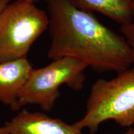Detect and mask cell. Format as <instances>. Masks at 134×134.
<instances>
[{
    "instance_id": "obj_8",
    "label": "cell",
    "mask_w": 134,
    "mask_h": 134,
    "mask_svg": "<svg viewBox=\"0 0 134 134\" xmlns=\"http://www.w3.org/2000/svg\"><path fill=\"white\" fill-rule=\"evenodd\" d=\"M120 32L134 52V15L129 23L120 26Z\"/></svg>"
},
{
    "instance_id": "obj_5",
    "label": "cell",
    "mask_w": 134,
    "mask_h": 134,
    "mask_svg": "<svg viewBox=\"0 0 134 134\" xmlns=\"http://www.w3.org/2000/svg\"><path fill=\"white\" fill-rule=\"evenodd\" d=\"M4 126L8 134H83L75 123L69 124L39 112L23 109Z\"/></svg>"
},
{
    "instance_id": "obj_12",
    "label": "cell",
    "mask_w": 134,
    "mask_h": 134,
    "mask_svg": "<svg viewBox=\"0 0 134 134\" xmlns=\"http://www.w3.org/2000/svg\"><path fill=\"white\" fill-rule=\"evenodd\" d=\"M19 1H29V2L34 3V4H36V3L40 2V1H43V0H19Z\"/></svg>"
},
{
    "instance_id": "obj_4",
    "label": "cell",
    "mask_w": 134,
    "mask_h": 134,
    "mask_svg": "<svg viewBox=\"0 0 134 134\" xmlns=\"http://www.w3.org/2000/svg\"><path fill=\"white\" fill-rule=\"evenodd\" d=\"M88 67L76 58L63 57L42 68H33L19 94V109L37 105L43 111H51L60 96V86L66 85L76 91L83 88Z\"/></svg>"
},
{
    "instance_id": "obj_11",
    "label": "cell",
    "mask_w": 134,
    "mask_h": 134,
    "mask_svg": "<svg viewBox=\"0 0 134 134\" xmlns=\"http://www.w3.org/2000/svg\"><path fill=\"white\" fill-rule=\"evenodd\" d=\"M0 134H8L4 126H0Z\"/></svg>"
},
{
    "instance_id": "obj_1",
    "label": "cell",
    "mask_w": 134,
    "mask_h": 134,
    "mask_svg": "<svg viewBox=\"0 0 134 134\" xmlns=\"http://www.w3.org/2000/svg\"><path fill=\"white\" fill-rule=\"evenodd\" d=\"M48 17L50 60L78 59L98 73H117L134 63V52L122 35L70 0H43Z\"/></svg>"
},
{
    "instance_id": "obj_2",
    "label": "cell",
    "mask_w": 134,
    "mask_h": 134,
    "mask_svg": "<svg viewBox=\"0 0 134 134\" xmlns=\"http://www.w3.org/2000/svg\"><path fill=\"white\" fill-rule=\"evenodd\" d=\"M108 120L127 129L134 126V66L113 79L95 81L87 99L85 114L75 123L96 134Z\"/></svg>"
},
{
    "instance_id": "obj_7",
    "label": "cell",
    "mask_w": 134,
    "mask_h": 134,
    "mask_svg": "<svg viewBox=\"0 0 134 134\" xmlns=\"http://www.w3.org/2000/svg\"><path fill=\"white\" fill-rule=\"evenodd\" d=\"M75 6L92 13H98L115 21L120 26L132 21L134 0H70Z\"/></svg>"
},
{
    "instance_id": "obj_3",
    "label": "cell",
    "mask_w": 134,
    "mask_h": 134,
    "mask_svg": "<svg viewBox=\"0 0 134 134\" xmlns=\"http://www.w3.org/2000/svg\"><path fill=\"white\" fill-rule=\"evenodd\" d=\"M48 26L46 11L32 2L14 0L0 15V63L27 58Z\"/></svg>"
},
{
    "instance_id": "obj_6",
    "label": "cell",
    "mask_w": 134,
    "mask_h": 134,
    "mask_svg": "<svg viewBox=\"0 0 134 134\" xmlns=\"http://www.w3.org/2000/svg\"><path fill=\"white\" fill-rule=\"evenodd\" d=\"M27 58L0 63V103L11 110H20L19 94L33 69Z\"/></svg>"
},
{
    "instance_id": "obj_9",
    "label": "cell",
    "mask_w": 134,
    "mask_h": 134,
    "mask_svg": "<svg viewBox=\"0 0 134 134\" xmlns=\"http://www.w3.org/2000/svg\"><path fill=\"white\" fill-rule=\"evenodd\" d=\"M14 0H0V15Z\"/></svg>"
},
{
    "instance_id": "obj_10",
    "label": "cell",
    "mask_w": 134,
    "mask_h": 134,
    "mask_svg": "<svg viewBox=\"0 0 134 134\" xmlns=\"http://www.w3.org/2000/svg\"><path fill=\"white\" fill-rule=\"evenodd\" d=\"M122 134H134V126L128 128L126 131Z\"/></svg>"
}]
</instances>
